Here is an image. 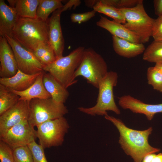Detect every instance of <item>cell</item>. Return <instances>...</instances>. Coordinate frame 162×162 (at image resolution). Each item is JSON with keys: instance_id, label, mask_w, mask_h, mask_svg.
I'll use <instances>...</instances> for the list:
<instances>
[{"instance_id": "6da1fadb", "label": "cell", "mask_w": 162, "mask_h": 162, "mask_svg": "<svg viewBox=\"0 0 162 162\" xmlns=\"http://www.w3.org/2000/svg\"><path fill=\"white\" fill-rule=\"evenodd\" d=\"M105 119L112 122L116 127L120 134L118 142L121 147L128 155L131 157L134 162H141L148 154L160 152L159 148L153 147L148 142L149 136L152 128L139 130L127 127L120 119L107 115Z\"/></svg>"}, {"instance_id": "7a4b0ae2", "label": "cell", "mask_w": 162, "mask_h": 162, "mask_svg": "<svg viewBox=\"0 0 162 162\" xmlns=\"http://www.w3.org/2000/svg\"><path fill=\"white\" fill-rule=\"evenodd\" d=\"M11 37L32 52L41 43L49 44L47 20L19 17L13 30Z\"/></svg>"}, {"instance_id": "3957f363", "label": "cell", "mask_w": 162, "mask_h": 162, "mask_svg": "<svg viewBox=\"0 0 162 162\" xmlns=\"http://www.w3.org/2000/svg\"><path fill=\"white\" fill-rule=\"evenodd\" d=\"M85 48L79 46L68 55L58 58L53 63L43 68L44 71L52 75L65 88L76 83L75 71L81 62Z\"/></svg>"}, {"instance_id": "277c9868", "label": "cell", "mask_w": 162, "mask_h": 162, "mask_svg": "<svg viewBox=\"0 0 162 162\" xmlns=\"http://www.w3.org/2000/svg\"><path fill=\"white\" fill-rule=\"evenodd\" d=\"M118 74L113 71H108L100 83L97 103L89 108L79 107L80 112L91 116H104L108 115L107 111H111L117 115L121 111L115 101L113 89L117 84Z\"/></svg>"}, {"instance_id": "5b68a950", "label": "cell", "mask_w": 162, "mask_h": 162, "mask_svg": "<svg viewBox=\"0 0 162 162\" xmlns=\"http://www.w3.org/2000/svg\"><path fill=\"white\" fill-rule=\"evenodd\" d=\"M118 8L125 18L126 22L124 25L139 38L141 43L148 42L152 36L155 19L146 13L143 0H140L137 5L133 8Z\"/></svg>"}, {"instance_id": "8992f818", "label": "cell", "mask_w": 162, "mask_h": 162, "mask_svg": "<svg viewBox=\"0 0 162 162\" xmlns=\"http://www.w3.org/2000/svg\"><path fill=\"white\" fill-rule=\"evenodd\" d=\"M108 72L107 64L103 57L92 49L88 48L85 49L74 76L75 78L83 77L88 83L98 88Z\"/></svg>"}, {"instance_id": "52a82bcc", "label": "cell", "mask_w": 162, "mask_h": 162, "mask_svg": "<svg viewBox=\"0 0 162 162\" xmlns=\"http://www.w3.org/2000/svg\"><path fill=\"white\" fill-rule=\"evenodd\" d=\"M28 121L33 127L46 121L64 116L68 112L64 104L58 103L51 98H34L28 101Z\"/></svg>"}, {"instance_id": "ba28073f", "label": "cell", "mask_w": 162, "mask_h": 162, "mask_svg": "<svg viewBox=\"0 0 162 162\" xmlns=\"http://www.w3.org/2000/svg\"><path fill=\"white\" fill-rule=\"evenodd\" d=\"M36 136L40 144L44 148L61 146L69 128L64 117L43 122L37 126Z\"/></svg>"}, {"instance_id": "9c48e42d", "label": "cell", "mask_w": 162, "mask_h": 162, "mask_svg": "<svg viewBox=\"0 0 162 162\" xmlns=\"http://www.w3.org/2000/svg\"><path fill=\"white\" fill-rule=\"evenodd\" d=\"M14 52L18 69L27 74H34L44 71V66L32 52L22 46L12 37L5 36Z\"/></svg>"}, {"instance_id": "30bf717a", "label": "cell", "mask_w": 162, "mask_h": 162, "mask_svg": "<svg viewBox=\"0 0 162 162\" xmlns=\"http://www.w3.org/2000/svg\"><path fill=\"white\" fill-rule=\"evenodd\" d=\"M36 138V130L28 119L14 126L0 136V140L12 148L28 146Z\"/></svg>"}, {"instance_id": "8fae6325", "label": "cell", "mask_w": 162, "mask_h": 162, "mask_svg": "<svg viewBox=\"0 0 162 162\" xmlns=\"http://www.w3.org/2000/svg\"><path fill=\"white\" fill-rule=\"evenodd\" d=\"M28 101L20 100L0 116V136L14 126L28 119Z\"/></svg>"}, {"instance_id": "7c38bea8", "label": "cell", "mask_w": 162, "mask_h": 162, "mask_svg": "<svg viewBox=\"0 0 162 162\" xmlns=\"http://www.w3.org/2000/svg\"><path fill=\"white\" fill-rule=\"evenodd\" d=\"M62 12L61 8L56 10L47 20L49 43L57 58L63 56L64 49V39L60 23V16Z\"/></svg>"}, {"instance_id": "4fadbf2b", "label": "cell", "mask_w": 162, "mask_h": 162, "mask_svg": "<svg viewBox=\"0 0 162 162\" xmlns=\"http://www.w3.org/2000/svg\"><path fill=\"white\" fill-rule=\"evenodd\" d=\"M118 104L123 109H128L133 112L144 115L148 120H151L155 115L162 112V103L147 104L130 95H123L118 98Z\"/></svg>"}, {"instance_id": "5bb4252c", "label": "cell", "mask_w": 162, "mask_h": 162, "mask_svg": "<svg viewBox=\"0 0 162 162\" xmlns=\"http://www.w3.org/2000/svg\"><path fill=\"white\" fill-rule=\"evenodd\" d=\"M0 76L8 78L14 76L18 68L14 52L4 36H0Z\"/></svg>"}, {"instance_id": "9a60e30c", "label": "cell", "mask_w": 162, "mask_h": 162, "mask_svg": "<svg viewBox=\"0 0 162 162\" xmlns=\"http://www.w3.org/2000/svg\"><path fill=\"white\" fill-rule=\"evenodd\" d=\"M97 25L109 32L112 36L136 43H141L139 38L123 24L101 16Z\"/></svg>"}, {"instance_id": "2e32d148", "label": "cell", "mask_w": 162, "mask_h": 162, "mask_svg": "<svg viewBox=\"0 0 162 162\" xmlns=\"http://www.w3.org/2000/svg\"><path fill=\"white\" fill-rule=\"evenodd\" d=\"M42 72L29 74H25L18 69L16 73L11 77L0 78V84L12 90L19 92L24 91L34 83L37 77Z\"/></svg>"}, {"instance_id": "e0dca14e", "label": "cell", "mask_w": 162, "mask_h": 162, "mask_svg": "<svg viewBox=\"0 0 162 162\" xmlns=\"http://www.w3.org/2000/svg\"><path fill=\"white\" fill-rule=\"evenodd\" d=\"M19 17L14 8L0 0V36H12L13 30Z\"/></svg>"}, {"instance_id": "ac0fdd59", "label": "cell", "mask_w": 162, "mask_h": 162, "mask_svg": "<svg viewBox=\"0 0 162 162\" xmlns=\"http://www.w3.org/2000/svg\"><path fill=\"white\" fill-rule=\"evenodd\" d=\"M112 46L115 52L122 57L130 58L143 53V44L136 43L112 36Z\"/></svg>"}, {"instance_id": "d6986e66", "label": "cell", "mask_w": 162, "mask_h": 162, "mask_svg": "<svg viewBox=\"0 0 162 162\" xmlns=\"http://www.w3.org/2000/svg\"><path fill=\"white\" fill-rule=\"evenodd\" d=\"M43 81L45 88L53 100L59 103L64 104L65 102L69 95L67 88L50 73L45 71Z\"/></svg>"}, {"instance_id": "ffe728a7", "label": "cell", "mask_w": 162, "mask_h": 162, "mask_svg": "<svg viewBox=\"0 0 162 162\" xmlns=\"http://www.w3.org/2000/svg\"><path fill=\"white\" fill-rule=\"evenodd\" d=\"M44 72L41 73L34 83L26 90L21 92L12 90L20 97V100L29 101L34 98L45 99L51 98L43 84V78Z\"/></svg>"}, {"instance_id": "44dd1931", "label": "cell", "mask_w": 162, "mask_h": 162, "mask_svg": "<svg viewBox=\"0 0 162 162\" xmlns=\"http://www.w3.org/2000/svg\"><path fill=\"white\" fill-rule=\"evenodd\" d=\"M19 17L37 18L36 11L40 0H8Z\"/></svg>"}, {"instance_id": "7402d4cb", "label": "cell", "mask_w": 162, "mask_h": 162, "mask_svg": "<svg viewBox=\"0 0 162 162\" xmlns=\"http://www.w3.org/2000/svg\"><path fill=\"white\" fill-rule=\"evenodd\" d=\"M20 100V97L12 90L0 84V116L13 106Z\"/></svg>"}, {"instance_id": "603a6c76", "label": "cell", "mask_w": 162, "mask_h": 162, "mask_svg": "<svg viewBox=\"0 0 162 162\" xmlns=\"http://www.w3.org/2000/svg\"><path fill=\"white\" fill-rule=\"evenodd\" d=\"M60 0H40L36 11L37 18L46 21L52 13L62 8L63 5Z\"/></svg>"}, {"instance_id": "cb8c5ba5", "label": "cell", "mask_w": 162, "mask_h": 162, "mask_svg": "<svg viewBox=\"0 0 162 162\" xmlns=\"http://www.w3.org/2000/svg\"><path fill=\"white\" fill-rule=\"evenodd\" d=\"M32 52L44 67L51 64L57 58L49 44L41 43Z\"/></svg>"}, {"instance_id": "d4e9b609", "label": "cell", "mask_w": 162, "mask_h": 162, "mask_svg": "<svg viewBox=\"0 0 162 162\" xmlns=\"http://www.w3.org/2000/svg\"><path fill=\"white\" fill-rule=\"evenodd\" d=\"M93 9L96 12L103 14L113 19V20L123 24L126 22L125 18L118 8L103 2L96 1Z\"/></svg>"}, {"instance_id": "484cf974", "label": "cell", "mask_w": 162, "mask_h": 162, "mask_svg": "<svg viewBox=\"0 0 162 162\" xmlns=\"http://www.w3.org/2000/svg\"><path fill=\"white\" fill-rule=\"evenodd\" d=\"M143 59L156 64L162 63V41L154 40L145 49Z\"/></svg>"}, {"instance_id": "4316f807", "label": "cell", "mask_w": 162, "mask_h": 162, "mask_svg": "<svg viewBox=\"0 0 162 162\" xmlns=\"http://www.w3.org/2000/svg\"><path fill=\"white\" fill-rule=\"evenodd\" d=\"M148 84L153 88L162 92V73L154 66L148 68L147 71Z\"/></svg>"}, {"instance_id": "83f0119b", "label": "cell", "mask_w": 162, "mask_h": 162, "mask_svg": "<svg viewBox=\"0 0 162 162\" xmlns=\"http://www.w3.org/2000/svg\"><path fill=\"white\" fill-rule=\"evenodd\" d=\"M14 162H33L31 152L28 146L13 148Z\"/></svg>"}, {"instance_id": "f1b7e54d", "label": "cell", "mask_w": 162, "mask_h": 162, "mask_svg": "<svg viewBox=\"0 0 162 162\" xmlns=\"http://www.w3.org/2000/svg\"><path fill=\"white\" fill-rule=\"evenodd\" d=\"M33 157V162H48L45 156L44 148L40 145L33 141L28 145Z\"/></svg>"}, {"instance_id": "f546056e", "label": "cell", "mask_w": 162, "mask_h": 162, "mask_svg": "<svg viewBox=\"0 0 162 162\" xmlns=\"http://www.w3.org/2000/svg\"><path fill=\"white\" fill-rule=\"evenodd\" d=\"M0 162H14L13 148L3 141H0Z\"/></svg>"}, {"instance_id": "4dcf8cb0", "label": "cell", "mask_w": 162, "mask_h": 162, "mask_svg": "<svg viewBox=\"0 0 162 162\" xmlns=\"http://www.w3.org/2000/svg\"><path fill=\"white\" fill-rule=\"evenodd\" d=\"M102 1L117 8H130L136 6L140 0H103Z\"/></svg>"}, {"instance_id": "1f68e13d", "label": "cell", "mask_w": 162, "mask_h": 162, "mask_svg": "<svg viewBox=\"0 0 162 162\" xmlns=\"http://www.w3.org/2000/svg\"><path fill=\"white\" fill-rule=\"evenodd\" d=\"M96 12L93 10L91 11L79 13H73L70 15V19L74 23H81L86 22L95 16Z\"/></svg>"}, {"instance_id": "d6a6232c", "label": "cell", "mask_w": 162, "mask_h": 162, "mask_svg": "<svg viewBox=\"0 0 162 162\" xmlns=\"http://www.w3.org/2000/svg\"><path fill=\"white\" fill-rule=\"evenodd\" d=\"M152 36L156 41H162V16L154 20Z\"/></svg>"}, {"instance_id": "836d02e7", "label": "cell", "mask_w": 162, "mask_h": 162, "mask_svg": "<svg viewBox=\"0 0 162 162\" xmlns=\"http://www.w3.org/2000/svg\"><path fill=\"white\" fill-rule=\"evenodd\" d=\"M141 162H162V153L148 154L144 157Z\"/></svg>"}, {"instance_id": "e575fe53", "label": "cell", "mask_w": 162, "mask_h": 162, "mask_svg": "<svg viewBox=\"0 0 162 162\" xmlns=\"http://www.w3.org/2000/svg\"><path fill=\"white\" fill-rule=\"evenodd\" d=\"M154 7L155 14L158 16H162V0H154Z\"/></svg>"}, {"instance_id": "d590c367", "label": "cell", "mask_w": 162, "mask_h": 162, "mask_svg": "<svg viewBox=\"0 0 162 162\" xmlns=\"http://www.w3.org/2000/svg\"><path fill=\"white\" fill-rule=\"evenodd\" d=\"M79 0H70L61 8L62 12L71 8L73 6H76L80 3Z\"/></svg>"}, {"instance_id": "8d00e7d4", "label": "cell", "mask_w": 162, "mask_h": 162, "mask_svg": "<svg viewBox=\"0 0 162 162\" xmlns=\"http://www.w3.org/2000/svg\"><path fill=\"white\" fill-rule=\"evenodd\" d=\"M154 66L162 73V63L156 64Z\"/></svg>"}]
</instances>
